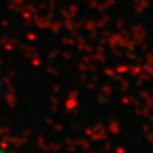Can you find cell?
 Segmentation results:
<instances>
[{
    "label": "cell",
    "mask_w": 153,
    "mask_h": 153,
    "mask_svg": "<svg viewBox=\"0 0 153 153\" xmlns=\"http://www.w3.org/2000/svg\"><path fill=\"white\" fill-rule=\"evenodd\" d=\"M3 91H4V82L1 79V75H0V100H1V96H3Z\"/></svg>",
    "instance_id": "6da1fadb"
}]
</instances>
